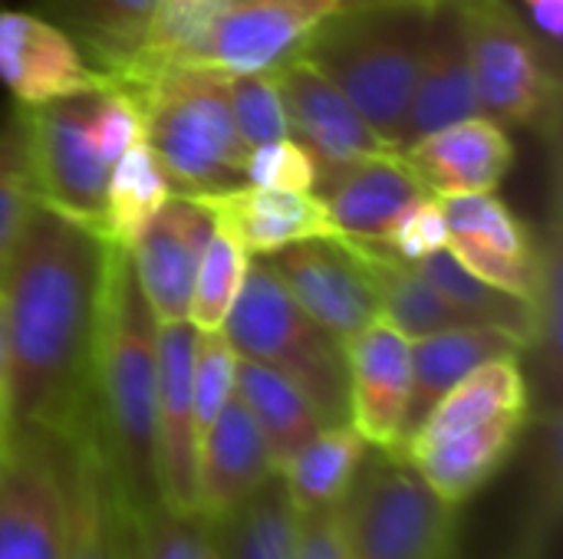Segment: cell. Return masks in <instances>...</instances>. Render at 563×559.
Here are the masks:
<instances>
[{
    "mask_svg": "<svg viewBox=\"0 0 563 559\" xmlns=\"http://www.w3.org/2000/svg\"><path fill=\"white\" fill-rule=\"evenodd\" d=\"M277 478L271 448L251 412L234 395L208 425L198 445L195 504L208 517H221Z\"/></svg>",
    "mask_w": 563,
    "mask_h": 559,
    "instance_id": "7402d4cb",
    "label": "cell"
},
{
    "mask_svg": "<svg viewBox=\"0 0 563 559\" xmlns=\"http://www.w3.org/2000/svg\"><path fill=\"white\" fill-rule=\"evenodd\" d=\"M290 559H346L340 507L300 514V530H297V544H294Z\"/></svg>",
    "mask_w": 563,
    "mask_h": 559,
    "instance_id": "ab89813d",
    "label": "cell"
},
{
    "mask_svg": "<svg viewBox=\"0 0 563 559\" xmlns=\"http://www.w3.org/2000/svg\"><path fill=\"white\" fill-rule=\"evenodd\" d=\"M297 530L300 511L290 504L280 478H274L244 504L214 517L218 559H290Z\"/></svg>",
    "mask_w": 563,
    "mask_h": 559,
    "instance_id": "4dcf8cb0",
    "label": "cell"
},
{
    "mask_svg": "<svg viewBox=\"0 0 563 559\" xmlns=\"http://www.w3.org/2000/svg\"><path fill=\"white\" fill-rule=\"evenodd\" d=\"M7 432V326H3V303H0V435Z\"/></svg>",
    "mask_w": 563,
    "mask_h": 559,
    "instance_id": "b9f144b4",
    "label": "cell"
},
{
    "mask_svg": "<svg viewBox=\"0 0 563 559\" xmlns=\"http://www.w3.org/2000/svg\"><path fill=\"white\" fill-rule=\"evenodd\" d=\"M518 559H531V557H528V554H521V557H518Z\"/></svg>",
    "mask_w": 563,
    "mask_h": 559,
    "instance_id": "ee69618b",
    "label": "cell"
},
{
    "mask_svg": "<svg viewBox=\"0 0 563 559\" xmlns=\"http://www.w3.org/2000/svg\"><path fill=\"white\" fill-rule=\"evenodd\" d=\"M109 241L33 201L0 273L7 326V428L92 438V369Z\"/></svg>",
    "mask_w": 563,
    "mask_h": 559,
    "instance_id": "6da1fadb",
    "label": "cell"
},
{
    "mask_svg": "<svg viewBox=\"0 0 563 559\" xmlns=\"http://www.w3.org/2000/svg\"><path fill=\"white\" fill-rule=\"evenodd\" d=\"M426 280L472 323V326H488V329H501L508 336H515L518 343H525V349L531 353L541 339V310L525 300L515 297L475 273H468L445 247L429 254L426 260L416 264Z\"/></svg>",
    "mask_w": 563,
    "mask_h": 559,
    "instance_id": "f546056e",
    "label": "cell"
},
{
    "mask_svg": "<svg viewBox=\"0 0 563 559\" xmlns=\"http://www.w3.org/2000/svg\"><path fill=\"white\" fill-rule=\"evenodd\" d=\"M191 359L195 326L158 323V402H155V441H158V497L162 504L198 511V425L191 402Z\"/></svg>",
    "mask_w": 563,
    "mask_h": 559,
    "instance_id": "e0dca14e",
    "label": "cell"
},
{
    "mask_svg": "<svg viewBox=\"0 0 563 559\" xmlns=\"http://www.w3.org/2000/svg\"><path fill=\"white\" fill-rule=\"evenodd\" d=\"M20 109L36 198L99 231L109 175L122 152L142 138V119L132 96L112 82H99Z\"/></svg>",
    "mask_w": 563,
    "mask_h": 559,
    "instance_id": "8992f818",
    "label": "cell"
},
{
    "mask_svg": "<svg viewBox=\"0 0 563 559\" xmlns=\"http://www.w3.org/2000/svg\"><path fill=\"white\" fill-rule=\"evenodd\" d=\"M274 82L284 99L290 138L317 165V188L330 185L333 178L373 155L399 152L310 59L294 56L290 63L274 69Z\"/></svg>",
    "mask_w": 563,
    "mask_h": 559,
    "instance_id": "8fae6325",
    "label": "cell"
},
{
    "mask_svg": "<svg viewBox=\"0 0 563 559\" xmlns=\"http://www.w3.org/2000/svg\"><path fill=\"white\" fill-rule=\"evenodd\" d=\"M214 231L211 211L188 194H172L129 247L132 270L158 323H188L191 283Z\"/></svg>",
    "mask_w": 563,
    "mask_h": 559,
    "instance_id": "2e32d148",
    "label": "cell"
},
{
    "mask_svg": "<svg viewBox=\"0 0 563 559\" xmlns=\"http://www.w3.org/2000/svg\"><path fill=\"white\" fill-rule=\"evenodd\" d=\"M346 247L356 254V260L363 264L376 300H379V316L386 323H393L402 336L409 339H422L442 329H459V326H472L429 280L426 273L402 260L399 254H393L386 244L379 241H363V237H346Z\"/></svg>",
    "mask_w": 563,
    "mask_h": 559,
    "instance_id": "4316f807",
    "label": "cell"
},
{
    "mask_svg": "<svg viewBox=\"0 0 563 559\" xmlns=\"http://www.w3.org/2000/svg\"><path fill=\"white\" fill-rule=\"evenodd\" d=\"M142 119V142L165 171L172 194H214L244 185L247 155L231 119L228 69L168 63L125 86Z\"/></svg>",
    "mask_w": 563,
    "mask_h": 559,
    "instance_id": "277c9868",
    "label": "cell"
},
{
    "mask_svg": "<svg viewBox=\"0 0 563 559\" xmlns=\"http://www.w3.org/2000/svg\"><path fill=\"white\" fill-rule=\"evenodd\" d=\"M472 115H482V109L472 82L462 0H435L416 69L402 148L435 128H445Z\"/></svg>",
    "mask_w": 563,
    "mask_h": 559,
    "instance_id": "d6986e66",
    "label": "cell"
},
{
    "mask_svg": "<svg viewBox=\"0 0 563 559\" xmlns=\"http://www.w3.org/2000/svg\"><path fill=\"white\" fill-rule=\"evenodd\" d=\"M125 559H218L214 517L162 501L129 504Z\"/></svg>",
    "mask_w": 563,
    "mask_h": 559,
    "instance_id": "d6a6232c",
    "label": "cell"
},
{
    "mask_svg": "<svg viewBox=\"0 0 563 559\" xmlns=\"http://www.w3.org/2000/svg\"><path fill=\"white\" fill-rule=\"evenodd\" d=\"M73 441L43 428L0 435V559H63Z\"/></svg>",
    "mask_w": 563,
    "mask_h": 559,
    "instance_id": "30bf717a",
    "label": "cell"
},
{
    "mask_svg": "<svg viewBox=\"0 0 563 559\" xmlns=\"http://www.w3.org/2000/svg\"><path fill=\"white\" fill-rule=\"evenodd\" d=\"M369 451L373 448L350 422L327 425L277 471V478L300 514L340 507Z\"/></svg>",
    "mask_w": 563,
    "mask_h": 559,
    "instance_id": "f1b7e54d",
    "label": "cell"
},
{
    "mask_svg": "<svg viewBox=\"0 0 563 559\" xmlns=\"http://www.w3.org/2000/svg\"><path fill=\"white\" fill-rule=\"evenodd\" d=\"M168 198H172V185L165 171L158 168L155 155L148 152L142 138L132 142L109 175L99 234L109 244H119L129 250L135 237L142 234V227L155 217V211Z\"/></svg>",
    "mask_w": 563,
    "mask_h": 559,
    "instance_id": "1f68e13d",
    "label": "cell"
},
{
    "mask_svg": "<svg viewBox=\"0 0 563 559\" xmlns=\"http://www.w3.org/2000/svg\"><path fill=\"white\" fill-rule=\"evenodd\" d=\"M247 264H251L247 250L221 224H214V231L205 244V254H201V264H198V273L191 283V303H188V323L198 333H214L224 326V320L241 293Z\"/></svg>",
    "mask_w": 563,
    "mask_h": 559,
    "instance_id": "836d02e7",
    "label": "cell"
},
{
    "mask_svg": "<svg viewBox=\"0 0 563 559\" xmlns=\"http://www.w3.org/2000/svg\"><path fill=\"white\" fill-rule=\"evenodd\" d=\"M244 181L261 188H284V191H313L317 165L294 138H277L247 155Z\"/></svg>",
    "mask_w": 563,
    "mask_h": 559,
    "instance_id": "74e56055",
    "label": "cell"
},
{
    "mask_svg": "<svg viewBox=\"0 0 563 559\" xmlns=\"http://www.w3.org/2000/svg\"><path fill=\"white\" fill-rule=\"evenodd\" d=\"M439 204L445 217V250L468 273L534 303L554 250H541L531 231L495 198V191L449 194L439 198Z\"/></svg>",
    "mask_w": 563,
    "mask_h": 559,
    "instance_id": "7c38bea8",
    "label": "cell"
},
{
    "mask_svg": "<svg viewBox=\"0 0 563 559\" xmlns=\"http://www.w3.org/2000/svg\"><path fill=\"white\" fill-rule=\"evenodd\" d=\"M343 3H435V0H343Z\"/></svg>",
    "mask_w": 563,
    "mask_h": 559,
    "instance_id": "7bdbcfd3",
    "label": "cell"
},
{
    "mask_svg": "<svg viewBox=\"0 0 563 559\" xmlns=\"http://www.w3.org/2000/svg\"><path fill=\"white\" fill-rule=\"evenodd\" d=\"M234 395L251 412L254 425L261 428L274 468L280 471L320 428H327V418L310 402V395L294 385L287 376L238 356L234 369Z\"/></svg>",
    "mask_w": 563,
    "mask_h": 559,
    "instance_id": "83f0119b",
    "label": "cell"
},
{
    "mask_svg": "<svg viewBox=\"0 0 563 559\" xmlns=\"http://www.w3.org/2000/svg\"><path fill=\"white\" fill-rule=\"evenodd\" d=\"M383 244L399 254L409 264L426 260L429 254L445 247V217H442V204L432 194H419L386 231Z\"/></svg>",
    "mask_w": 563,
    "mask_h": 559,
    "instance_id": "f35d334b",
    "label": "cell"
},
{
    "mask_svg": "<svg viewBox=\"0 0 563 559\" xmlns=\"http://www.w3.org/2000/svg\"><path fill=\"white\" fill-rule=\"evenodd\" d=\"M234 369L238 353L224 339L221 329L198 333L195 329V359H191V402H195V425L198 445L208 425L221 415V409L234 399Z\"/></svg>",
    "mask_w": 563,
    "mask_h": 559,
    "instance_id": "8d00e7d4",
    "label": "cell"
},
{
    "mask_svg": "<svg viewBox=\"0 0 563 559\" xmlns=\"http://www.w3.org/2000/svg\"><path fill=\"white\" fill-rule=\"evenodd\" d=\"M528 418L531 389L521 359H492L432 405L399 455L439 497L462 507L508 465Z\"/></svg>",
    "mask_w": 563,
    "mask_h": 559,
    "instance_id": "3957f363",
    "label": "cell"
},
{
    "mask_svg": "<svg viewBox=\"0 0 563 559\" xmlns=\"http://www.w3.org/2000/svg\"><path fill=\"white\" fill-rule=\"evenodd\" d=\"M0 82L16 105H40L99 82L79 46L46 16L23 10H0Z\"/></svg>",
    "mask_w": 563,
    "mask_h": 559,
    "instance_id": "ffe728a7",
    "label": "cell"
},
{
    "mask_svg": "<svg viewBox=\"0 0 563 559\" xmlns=\"http://www.w3.org/2000/svg\"><path fill=\"white\" fill-rule=\"evenodd\" d=\"M343 349L346 422L373 451L399 455L412 395V339L379 316Z\"/></svg>",
    "mask_w": 563,
    "mask_h": 559,
    "instance_id": "5bb4252c",
    "label": "cell"
},
{
    "mask_svg": "<svg viewBox=\"0 0 563 559\" xmlns=\"http://www.w3.org/2000/svg\"><path fill=\"white\" fill-rule=\"evenodd\" d=\"M525 343L488 326H459L412 339V395L406 415V438L432 412V405L478 366L492 359H525Z\"/></svg>",
    "mask_w": 563,
    "mask_h": 559,
    "instance_id": "484cf974",
    "label": "cell"
},
{
    "mask_svg": "<svg viewBox=\"0 0 563 559\" xmlns=\"http://www.w3.org/2000/svg\"><path fill=\"white\" fill-rule=\"evenodd\" d=\"M426 194L416 175L406 168L402 152L373 155L330 185L317 188V198L323 201L330 221L346 237L379 241L393 227V221L419 198Z\"/></svg>",
    "mask_w": 563,
    "mask_h": 559,
    "instance_id": "d4e9b609",
    "label": "cell"
},
{
    "mask_svg": "<svg viewBox=\"0 0 563 559\" xmlns=\"http://www.w3.org/2000/svg\"><path fill=\"white\" fill-rule=\"evenodd\" d=\"M287 293L336 339H356L379 320L376 290L343 237H313L264 257Z\"/></svg>",
    "mask_w": 563,
    "mask_h": 559,
    "instance_id": "4fadbf2b",
    "label": "cell"
},
{
    "mask_svg": "<svg viewBox=\"0 0 563 559\" xmlns=\"http://www.w3.org/2000/svg\"><path fill=\"white\" fill-rule=\"evenodd\" d=\"M459 511L393 451H369L346 501V559H455Z\"/></svg>",
    "mask_w": 563,
    "mask_h": 559,
    "instance_id": "ba28073f",
    "label": "cell"
},
{
    "mask_svg": "<svg viewBox=\"0 0 563 559\" xmlns=\"http://www.w3.org/2000/svg\"><path fill=\"white\" fill-rule=\"evenodd\" d=\"M399 152L406 168L432 198L498 191V185L515 165V145L508 138V128L485 115L435 128Z\"/></svg>",
    "mask_w": 563,
    "mask_h": 559,
    "instance_id": "ac0fdd59",
    "label": "cell"
},
{
    "mask_svg": "<svg viewBox=\"0 0 563 559\" xmlns=\"http://www.w3.org/2000/svg\"><path fill=\"white\" fill-rule=\"evenodd\" d=\"M343 0H221L205 63L228 72H274L300 56L310 33Z\"/></svg>",
    "mask_w": 563,
    "mask_h": 559,
    "instance_id": "9a60e30c",
    "label": "cell"
},
{
    "mask_svg": "<svg viewBox=\"0 0 563 559\" xmlns=\"http://www.w3.org/2000/svg\"><path fill=\"white\" fill-rule=\"evenodd\" d=\"M158 320L145 303L132 257L109 244L96 369H92V441L132 507L158 497Z\"/></svg>",
    "mask_w": 563,
    "mask_h": 559,
    "instance_id": "7a4b0ae2",
    "label": "cell"
},
{
    "mask_svg": "<svg viewBox=\"0 0 563 559\" xmlns=\"http://www.w3.org/2000/svg\"><path fill=\"white\" fill-rule=\"evenodd\" d=\"M478 109L501 128H541L558 115V66L508 0H462Z\"/></svg>",
    "mask_w": 563,
    "mask_h": 559,
    "instance_id": "9c48e42d",
    "label": "cell"
},
{
    "mask_svg": "<svg viewBox=\"0 0 563 559\" xmlns=\"http://www.w3.org/2000/svg\"><path fill=\"white\" fill-rule=\"evenodd\" d=\"M231 79V119L244 155L254 148L290 138L287 112L274 72H228Z\"/></svg>",
    "mask_w": 563,
    "mask_h": 559,
    "instance_id": "d590c367",
    "label": "cell"
},
{
    "mask_svg": "<svg viewBox=\"0 0 563 559\" xmlns=\"http://www.w3.org/2000/svg\"><path fill=\"white\" fill-rule=\"evenodd\" d=\"M525 3H528V13H531L534 26H538L551 43H561L563 0H525Z\"/></svg>",
    "mask_w": 563,
    "mask_h": 559,
    "instance_id": "60d3db41",
    "label": "cell"
},
{
    "mask_svg": "<svg viewBox=\"0 0 563 559\" xmlns=\"http://www.w3.org/2000/svg\"><path fill=\"white\" fill-rule=\"evenodd\" d=\"M221 333L238 356L300 385L327 425L346 422V349L287 293L264 257H251Z\"/></svg>",
    "mask_w": 563,
    "mask_h": 559,
    "instance_id": "52a82bcc",
    "label": "cell"
},
{
    "mask_svg": "<svg viewBox=\"0 0 563 559\" xmlns=\"http://www.w3.org/2000/svg\"><path fill=\"white\" fill-rule=\"evenodd\" d=\"M214 224H221L247 257H271L290 244L313 237H340L317 191H284L261 185H238L198 198Z\"/></svg>",
    "mask_w": 563,
    "mask_h": 559,
    "instance_id": "44dd1931",
    "label": "cell"
},
{
    "mask_svg": "<svg viewBox=\"0 0 563 559\" xmlns=\"http://www.w3.org/2000/svg\"><path fill=\"white\" fill-rule=\"evenodd\" d=\"M429 13L432 3H343L300 49L393 148H402Z\"/></svg>",
    "mask_w": 563,
    "mask_h": 559,
    "instance_id": "5b68a950",
    "label": "cell"
},
{
    "mask_svg": "<svg viewBox=\"0 0 563 559\" xmlns=\"http://www.w3.org/2000/svg\"><path fill=\"white\" fill-rule=\"evenodd\" d=\"M158 0H40L36 10L56 23L82 53V59L119 82L135 66Z\"/></svg>",
    "mask_w": 563,
    "mask_h": 559,
    "instance_id": "603a6c76",
    "label": "cell"
},
{
    "mask_svg": "<svg viewBox=\"0 0 563 559\" xmlns=\"http://www.w3.org/2000/svg\"><path fill=\"white\" fill-rule=\"evenodd\" d=\"M129 501L92 438L73 441L63 559H125Z\"/></svg>",
    "mask_w": 563,
    "mask_h": 559,
    "instance_id": "cb8c5ba5",
    "label": "cell"
},
{
    "mask_svg": "<svg viewBox=\"0 0 563 559\" xmlns=\"http://www.w3.org/2000/svg\"><path fill=\"white\" fill-rule=\"evenodd\" d=\"M33 201H36V178L30 161L23 109L16 105L0 122V273L13 254V244L26 224Z\"/></svg>",
    "mask_w": 563,
    "mask_h": 559,
    "instance_id": "e575fe53",
    "label": "cell"
}]
</instances>
